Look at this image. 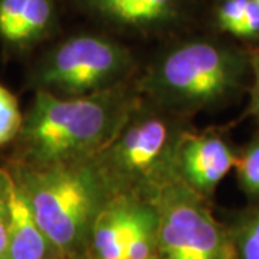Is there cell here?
<instances>
[{
	"label": "cell",
	"mask_w": 259,
	"mask_h": 259,
	"mask_svg": "<svg viewBox=\"0 0 259 259\" xmlns=\"http://www.w3.org/2000/svg\"><path fill=\"white\" fill-rule=\"evenodd\" d=\"M236 168L242 189L250 196H259V139L236 158Z\"/></svg>",
	"instance_id": "5bb4252c"
},
{
	"label": "cell",
	"mask_w": 259,
	"mask_h": 259,
	"mask_svg": "<svg viewBox=\"0 0 259 259\" xmlns=\"http://www.w3.org/2000/svg\"><path fill=\"white\" fill-rule=\"evenodd\" d=\"M54 19V0H0V37L23 48L47 33Z\"/></svg>",
	"instance_id": "30bf717a"
},
{
	"label": "cell",
	"mask_w": 259,
	"mask_h": 259,
	"mask_svg": "<svg viewBox=\"0 0 259 259\" xmlns=\"http://www.w3.org/2000/svg\"><path fill=\"white\" fill-rule=\"evenodd\" d=\"M23 118L15 95L0 85V146L9 143L20 133Z\"/></svg>",
	"instance_id": "4fadbf2b"
},
{
	"label": "cell",
	"mask_w": 259,
	"mask_h": 259,
	"mask_svg": "<svg viewBox=\"0 0 259 259\" xmlns=\"http://www.w3.org/2000/svg\"><path fill=\"white\" fill-rule=\"evenodd\" d=\"M94 259H150L157 255V212L128 196L108 199L94 222Z\"/></svg>",
	"instance_id": "8992f818"
},
{
	"label": "cell",
	"mask_w": 259,
	"mask_h": 259,
	"mask_svg": "<svg viewBox=\"0 0 259 259\" xmlns=\"http://www.w3.org/2000/svg\"><path fill=\"white\" fill-rule=\"evenodd\" d=\"M176 0H88L105 18L122 25L143 26L170 18Z\"/></svg>",
	"instance_id": "8fae6325"
},
{
	"label": "cell",
	"mask_w": 259,
	"mask_h": 259,
	"mask_svg": "<svg viewBox=\"0 0 259 259\" xmlns=\"http://www.w3.org/2000/svg\"><path fill=\"white\" fill-rule=\"evenodd\" d=\"M170 128L158 118L131 124L115 137L107 151L110 173L121 179H136L153 173L167 156Z\"/></svg>",
	"instance_id": "52a82bcc"
},
{
	"label": "cell",
	"mask_w": 259,
	"mask_h": 259,
	"mask_svg": "<svg viewBox=\"0 0 259 259\" xmlns=\"http://www.w3.org/2000/svg\"><path fill=\"white\" fill-rule=\"evenodd\" d=\"M128 62L127 51L115 42L101 36L81 35L56 48L44 62L36 78L40 90L79 97L114 82Z\"/></svg>",
	"instance_id": "5b68a950"
},
{
	"label": "cell",
	"mask_w": 259,
	"mask_h": 259,
	"mask_svg": "<svg viewBox=\"0 0 259 259\" xmlns=\"http://www.w3.org/2000/svg\"><path fill=\"white\" fill-rule=\"evenodd\" d=\"M252 69H253V88H252V102L249 111L252 115L259 118V55L252 58Z\"/></svg>",
	"instance_id": "ac0fdd59"
},
{
	"label": "cell",
	"mask_w": 259,
	"mask_h": 259,
	"mask_svg": "<svg viewBox=\"0 0 259 259\" xmlns=\"http://www.w3.org/2000/svg\"><path fill=\"white\" fill-rule=\"evenodd\" d=\"M153 204L160 259H238L231 231L183 180L163 183Z\"/></svg>",
	"instance_id": "3957f363"
},
{
	"label": "cell",
	"mask_w": 259,
	"mask_h": 259,
	"mask_svg": "<svg viewBox=\"0 0 259 259\" xmlns=\"http://www.w3.org/2000/svg\"><path fill=\"white\" fill-rule=\"evenodd\" d=\"M125 108L110 94L62 100L39 90L20 128L23 164L52 166L87 160L120 134Z\"/></svg>",
	"instance_id": "7a4b0ae2"
},
{
	"label": "cell",
	"mask_w": 259,
	"mask_h": 259,
	"mask_svg": "<svg viewBox=\"0 0 259 259\" xmlns=\"http://www.w3.org/2000/svg\"><path fill=\"white\" fill-rule=\"evenodd\" d=\"M12 186V173L0 168V259H6L9 241V196Z\"/></svg>",
	"instance_id": "9a60e30c"
},
{
	"label": "cell",
	"mask_w": 259,
	"mask_h": 259,
	"mask_svg": "<svg viewBox=\"0 0 259 259\" xmlns=\"http://www.w3.org/2000/svg\"><path fill=\"white\" fill-rule=\"evenodd\" d=\"M233 35L242 37H255L259 35V6L253 0H249L243 19Z\"/></svg>",
	"instance_id": "e0dca14e"
},
{
	"label": "cell",
	"mask_w": 259,
	"mask_h": 259,
	"mask_svg": "<svg viewBox=\"0 0 259 259\" xmlns=\"http://www.w3.org/2000/svg\"><path fill=\"white\" fill-rule=\"evenodd\" d=\"M182 180L199 194H209L236 164L231 147L216 136L186 137L179 150Z\"/></svg>",
	"instance_id": "ba28073f"
},
{
	"label": "cell",
	"mask_w": 259,
	"mask_h": 259,
	"mask_svg": "<svg viewBox=\"0 0 259 259\" xmlns=\"http://www.w3.org/2000/svg\"><path fill=\"white\" fill-rule=\"evenodd\" d=\"M238 259H259V212L250 214L231 231Z\"/></svg>",
	"instance_id": "7c38bea8"
},
{
	"label": "cell",
	"mask_w": 259,
	"mask_h": 259,
	"mask_svg": "<svg viewBox=\"0 0 259 259\" xmlns=\"http://www.w3.org/2000/svg\"><path fill=\"white\" fill-rule=\"evenodd\" d=\"M243 68L241 56L229 49L193 42L177 48L163 61L157 87L176 101L204 107L233 93Z\"/></svg>",
	"instance_id": "277c9868"
},
{
	"label": "cell",
	"mask_w": 259,
	"mask_h": 259,
	"mask_svg": "<svg viewBox=\"0 0 259 259\" xmlns=\"http://www.w3.org/2000/svg\"><path fill=\"white\" fill-rule=\"evenodd\" d=\"M249 0H225L218 9V23L222 30L235 33L246 12Z\"/></svg>",
	"instance_id": "2e32d148"
},
{
	"label": "cell",
	"mask_w": 259,
	"mask_h": 259,
	"mask_svg": "<svg viewBox=\"0 0 259 259\" xmlns=\"http://www.w3.org/2000/svg\"><path fill=\"white\" fill-rule=\"evenodd\" d=\"M150 259H160V256H158V255H156V256H153V258H150Z\"/></svg>",
	"instance_id": "d6986e66"
},
{
	"label": "cell",
	"mask_w": 259,
	"mask_h": 259,
	"mask_svg": "<svg viewBox=\"0 0 259 259\" xmlns=\"http://www.w3.org/2000/svg\"><path fill=\"white\" fill-rule=\"evenodd\" d=\"M12 176L59 256L85 258L94 222L110 199L107 175L81 160L44 167L19 164Z\"/></svg>",
	"instance_id": "6da1fadb"
},
{
	"label": "cell",
	"mask_w": 259,
	"mask_h": 259,
	"mask_svg": "<svg viewBox=\"0 0 259 259\" xmlns=\"http://www.w3.org/2000/svg\"><path fill=\"white\" fill-rule=\"evenodd\" d=\"M6 259H62L39 228L25 194L12 176Z\"/></svg>",
	"instance_id": "9c48e42d"
}]
</instances>
